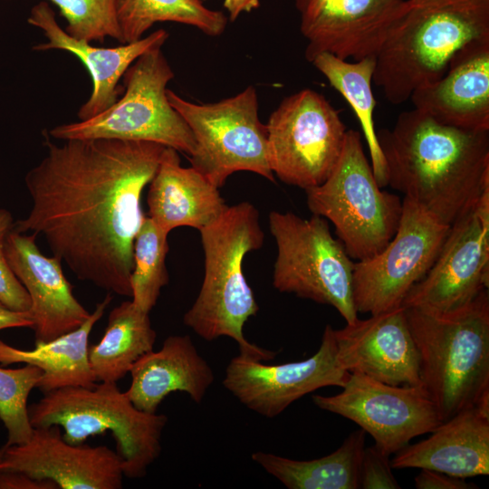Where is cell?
Returning <instances> with one entry per match:
<instances>
[{
  "label": "cell",
  "instance_id": "obj_32",
  "mask_svg": "<svg viewBox=\"0 0 489 489\" xmlns=\"http://www.w3.org/2000/svg\"><path fill=\"white\" fill-rule=\"evenodd\" d=\"M67 22L65 32L89 43L107 37L120 43L117 0H49Z\"/></svg>",
  "mask_w": 489,
  "mask_h": 489
},
{
  "label": "cell",
  "instance_id": "obj_29",
  "mask_svg": "<svg viewBox=\"0 0 489 489\" xmlns=\"http://www.w3.org/2000/svg\"><path fill=\"white\" fill-rule=\"evenodd\" d=\"M117 18L121 44L141 39L157 22L191 25L209 36L222 34L227 24L224 13L202 0H117Z\"/></svg>",
  "mask_w": 489,
  "mask_h": 489
},
{
  "label": "cell",
  "instance_id": "obj_12",
  "mask_svg": "<svg viewBox=\"0 0 489 489\" xmlns=\"http://www.w3.org/2000/svg\"><path fill=\"white\" fill-rule=\"evenodd\" d=\"M449 227L404 197L392 239L375 255L354 263L357 312L371 315L401 306L410 289L432 266Z\"/></svg>",
  "mask_w": 489,
  "mask_h": 489
},
{
  "label": "cell",
  "instance_id": "obj_37",
  "mask_svg": "<svg viewBox=\"0 0 489 489\" xmlns=\"http://www.w3.org/2000/svg\"><path fill=\"white\" fill-rule=\"evenodd\" d=\"M33 326L34 321L29 311H14L0 302V331L12 328L33 329Z\"/></svg>",
  "mask_w": 489,
  "mask_h": 489
},
{
  "label": "cell",
  "instance_id": "obj_35",
  "mask_svg": "<svg viewBox=\"0 0 489 489\" xmlns=\"http://www.w3.org/2000/svg\"><path fill=\"white\" fill-rule=\"evenodd\" d=\"M417 489H473L478 486L465 479L452 476L434 470L421 469L415 477Z\"/></svg>",
  "mask_w": 489,
  "mask_h": 489
},
{
  "label": "cell",
  "instance_id": "obj_26",
  "mask_svg": "<svg viewBox=\"0 0 489 489\" xmlns=\"http://www.w3.org/2000/svg\"><path fill=\"white\" fill-rule=\"evenodd\" d=\"M366 432L350 434L331 454L312 459L294 460L262 451L252 459L289 489H358Z\"/></svg>",
  "mask_w": 489,
  "mask_h": 489
},
{
  "label": "cell",
  "instance_id": "obj_8",
  "mask_svg": "<svg viewBox=\"0 0 489 489\" xmlns=\"http://www.w3.org/2000/svg\"><path fill=\"white\" fill-rule=\"evenodd\" d=\"M174 72L161 46L141 54L123 75L124 94L100 114L53 127L54 139H116L151 141L191 156L196 140L188 125L171 106L167 85Z\"/></svg>",
  "mask_w": 489,
  "mask_h": 489
},
{
  "label": "cell",
  "instance_id": "obj_11",
  "mask_svg": "<svg viewBox=\"0 0 489 489\" xmlns=\"http://www.w3.org/2000/svg\"><path fill=\"white\" fill-rule=\"evenodd\" d=\"M267 129L268 163L283 182L304 190L322 184L335 168L346 127L321 93L303 89L285 97Z\"/></svg>",
  "mask_w": 489,
  "mask_h": 489
},
{
  "label": "cell",
  "instance_id": "obj_17",
  "mask_svg": "<svg viewBox=\"0 0 489 489\" xmlns=\"http://www.w3.org/2000/svg\"><path fill=\"white\" fill-rule=\"evenodd\" d=\"M404 0H295L306 60L322 53L360 61L375 57Z\"/></svg>",
  "mask_w": 489,
  "mask_h": 489
},
{
  "label": "cell",
  "instance_id": "obj_24",
  "mask_svg": "<svg viewBox=\"0 0 489 489\" xmlns=\"http://www.w3.org/2000/svg\"><path fill=\"white\" fill-rule=\"evenodd\" d=\"M149 187L148 216L166 234L179 226L199 231L227 208L218 187L192 167H182L172 148H165Z\"/></svg>",
  "mask_w": 489,
  "mask_h": 489
},
{
  "label": "cell",
  "instance_id": "obj_20",
  "mask_svg": "<svg viewBox=\"0 0 489 489\" xmlns=\"http://www.w3.org/2000/svg\"><path fill=\"white\" fill-rule=\"evenodd\" d=\"M28 24L41 29L47 42L33 47L34 51L62 50L72 53L85 66L91 78L92 91L81 106L79 120L92 118L119 99L118 83L127 69L145 52L163 46L168 33L158 29L141 39L116 47H97L68 34L58 24L52 7L42 1L33 6Z\"/></svg>",
  "mask_w": 489,
  "mask_h": 489
},
{
  "label": "cell",
  "instance_id": "obj_31",
  "mask_svg": "<svg viewBox=\"0 0 489 489\" xmlns=\"http://www.w3.org/2000/svg\"><path fill=\"white\" fill-rule=\"evenodd\" d=\"M42 376L43 371L30 364L17 369L0 367V419L7 431L6 445L23 444L32 436L27 400Z\"/></svg>",
  "mask_w": 489,
  "mask_h": 489
},
{
  "label": "cell",
  "instance_id": "obj_38",
  "mask_svg": "<svg viewBox=\"0 0 489 489\" xmlns=\"http://www.w3.org/2000/svg\"><path fill=\"white\" fill-rule=\"evenodd\" d=\"M259 5V0H225L224 2V7L229 13L231 21L236 20L243 12L249 13Z\"/></svg>",
  "mask_w": 489,
  "mask_h": 489
},
{
  "label": "cell",
  "instance_id": "obj_9",
  "mask_svg": "<svg viewBox=\"0 0 489 489\" xmlns=\"http://www.w3.org/2000/svg\"><path fill=\"white\" fill-rule=\"evenodd\" d=\"M269 226L277 245L274 288L332 306L347 323L354 322V262L332 236L328 221L316 215L305 219L292 212L272 211Z\"/></svg>",
  "mask_w": 489,
  "mask_h": 489
},
{
  "label": "cell",
  "instance_id": "obj_4",
  "mask_svg": "<svg viewBox=\"0 0 489 489\" xmlns=\"http://www.w3.org/2000/svg\"><path fill=\"white\" fill-rule=\"evenodd\" d=\"M405 311L418 352L421 387L441 422L489 401L488 290L452 311Z\"/></svg>",
  "mask_w": 489,
  "mask_h": 489
},
{
  "label": "cell",
  "instance_id": "obj_19",
  "mask_svg": "<svg viewBox=\"0 0 489 489\" xmlns=\"http://www.w3.org/2000/svg\"><path fill=\"white\" fill-rule=\"evenodd\" d=\"M36 236L13 228L5 243L7 262L31 300L35 343L79 328L91 315L74 296L62 262L53 255H44Z\"/></svg>",
  "mask_w": 489,
  "mask_h": 489
},
{
  "label": "cell",
  "instance_id": "obj_23",
  "mask_svg": "<svg viewBox=\"0 0 489 489\" xmlns=\"http://www.w3.org/2000/svg\"><path fill=\"white\" fill-rule=\"evenodd\" d=\"M129 373L131 383L125 393L137 408L149 413H157L163 399L176 391L200 403L215 379L188 335L168 336L158 350L142 355Z\"/></svg>",
  "mask_w": 489,
  "mask_h": 489
},
{
  "label": "cell",
  "instance_id": "obj_3",
  "mask_svg": "<svg viewBox=\"0 0 489 489\" xmlns=\"http://www.w3.org/2000/svg\"><path fill=\"white\" fill-rule=\"evenodd\" d=\"M489 40V0H404L375 56L372 82L394 105L439 80L468 45Z\"/></svg>",
  "mask_w": 489,
  "mask_h": 489
},
{
  "label": "cell",
  "instance_id": "obj_33",
  "mask_svg": "<svg viewBox=\"0 0 489 489\" xmlns=\"http://www.w3.org/2000/svg\"><path fill=\"white\" fill-rule=\"evenodd\" d=\"M14 225L12 214L5 208H0V302L11 310L28 312L30 297L12 271L5 253V239Z\"/></svg>",
  "mask_w": 489,
  "mask_h": 489
},
{
  "label": "cell",
  "instance_id": "obj_34",
  "mask_svg": "<svg viewBox=\"0 0 489 489\" xmlns=\"http://www.w3.org/2000/svg\"><path fill=\"white\" fill-rule=\"evenodd\" d=\"M359 488L398 489L399 484L395 478L389 455L376 445L363 450L359 476Z\"/></svg>",
  "mask_w": 489,
  "mask_h": 489
},
{
  "label": "cell",
  "instance_id": "obj_18",
  "mask_svg": "<svg viewBox=\"0 0 489 489\" xmlns=\"http://www.w3.org/2000/svg\"><path fill=\"white\" fill-rule=\"evenodd\" d=\"M333 333L338 360L349 373L389 385L421 387L418 352L402 305L358 318Z\"/></svg>",
  "mask_w": 489,
  "mask_h": 489
},
{
  "label": "cell",
  "instance_id": "obj_15",
  "mask_svg": "<svg viewBox=\"0 0 489 489\" xmlns=\"http://www.w3.org/2000/svg\"><path fill=\"white\" fill-rule=\"evenodd\" d=\"M333 331L327 325L317 352L301 361L273 365L235 356L225 369L224 387L246 408L270 418L321 388H341L350 373L338 360Z\"/></svg>",
  "mask_w": 489,
  "mask_h": 489
},
{
  "label": "cell",
  "instance_id": "obj_14",
  "mask_svg": "<svg viewBox=\"0 0 489 489\" xmlns=\"http://www.w3.org/2000/svg\"><path fill=\"white\" fill-rule=\"evenodd\" d=\"M489 283V190L450 225L426 275L402 306L448 312L474 300Z\"/></svg>",
  "mask_w": 489,
  "mask_h": 489
},
{
  "label": "cell",
  "instance_id": "obj_21",
  "mask_svg": "<svg viewBox=\"0 0 489 489\" xmlns=\"http://www.w3.org/2000/svg\"><path fill=\"white\" fill-rule=\"evenodd\" d=\"M409 100L442 124L489 131V40L462 50L439 80L416 89Z\"/></svg>",
  "mask_w": 489,
  "mask_h": 489
},
{
  "label": "cell",
  "instance_id": "obj_30",
  "mask_svg": "<svg viewBox=\"0 0 489 489\" xmlns=\"http://www.w3.org/2000/svg\"><path fill=\"white\" fill-rule=\"evenodd\" d=\"M168 235L146 216L134 240L131 301L146 313L156 305L161 288L168 283L166 267Z\"/></svg>",
  "mask_w": 489,
  "mask_h": 489
},
{
  "label": "cell",
  "instance_id": "obj_7",
  "mask_svg": "<svg viewBox=\"0 0 489 489\" xmlns=\"http://www.w3.org/2000/svg\"><path fill=\"white\" fill-rule=\"evenodd\" d=\"M381 188L364 153L360 133L348 129L328 178L305 189L309 210L333 224L338 239L356 261L380 252L399 225L402 201Z\"/></svg>",
  "mask_w": 489,
  "mask_h": 489
},
{
  "label": "cell",
  "instance_id": "obj_28",
  "mask_svg": "<svg viewBox=\"0 0 489 489\" xmlns=\"http://www.w3.org/2000/svg\"><path fill=\"white\" fill-rule=\"evenodd\" d=\"M311 63L350 104L360 120L369 147L375 178L380 187L388 186L386 163L373 123L376 101L371 85L375 57L349 62L329 53H322L317 55Z\"/></svg>",
  "mask_w": 489,
  "mask_h": 489
},
{
  "label": "cell",
  "instance_id": "obj_1",
  "mask_svg": "<svg viewBox=\"0 0 489 489\" xmlns=\"http://www.w3.org/2000/svg\"><path fill=\"white\" fill-rule=\"evenodd\" d=\"M47 139L25 175L31 198L14 229L42 235L81 281L131 297L133 244L145 218L141 197L165 146L116 139Z\"/></svg>",
  "mask_w": 489,
  "mask_h": 489
},
{
  "label": "cell",
  "instance_id": "obj_36",
  "mask_svg": "<svg viewBox=\"0 0 489 489\" xmlns=\"http://www.w3.org/2000/svg\"><path fill=\"white\" fill-rule=\"evenodd\" d=\"M0 489H58L48 480H38L24 473L0 471Z\"/></svg>",
  "mask_w": 489,
  "mask_h": 489
},
{
  "label": "cell",
  "instance_id": "obj_27",
  "mask_svg": "<svg viewBox=\"0 0 489 489\" xmlns=\"http://www.w3.org/2000/svg\"><path fill=\"white\" fill-rule=\"evenodd\" d=\"M156 338L149 313L138 309L132 301L114 307L101 339L89 347L96 380L117 383L142 355L153 350Z\"/></svg>",
  "mask_w": 489,
  "mask_h": 489
},
{
  "label": "cell",
  "instance_id": "obj_25",
  "mask_svg": "<svg viewBox=\"0 0 489 489\" xmlns=\"http://www.w3.org/2000/svg\"><path fill=\"white\" fill-rule=\"evenodd\" d=\"M110 293L98 302L90 317L77 329L33 350H22L0 340V363H25L43 371L38 383L43 394L65 387H93L97 382L89 361V337L111 302Z\"/></svg>",
  "mask_w": 489,
  "mask_h": 489
},
{
  "label": "cell",
  "instance_id": "obj_6",
  "mask_svg": "<svg viewBox=\"0 0 489 489\" xmlns=\"http://www.w3.org/2000/svg\"><path fill=\"white\" fill-rule=\"evenodd\" d=\"M33 427L59 426L70 444L110 432L122 461L125 477L143 478L161 452L168 417L137 408L116 382L93 387H65L47 393L28 406Z\"/></svg>",
  "mask_w": 489,
  "mask_h": 489
},
{
  "label": "cell",
  "instance_id": "obj_5",
  "mask_svg": "<svg viewBox=\"0 0 489 489\" xmlns=\"http://www.w3.org/2000/svg\"><path fill=\"white\" fill-rule=\"evenodd\" d=\"M205 254V275L199 293L183 321L199 337L212 341L232 338L240 355L268 361L276 353L249 342L244 326L259 307L243 271L245 255L259 249L264 232L256 207L248 201L232 206L199 230Z\"/></svg>",
  "mask_w": 489,
  "mask_h": 489
},
{
  "label": "cell",
  "instance_id": "obj_10",
  "mask_svg": "<svg viewBox=\"0 0 489 489\" xmlns=\"http://www.w3.org/2000/svg\"><path fill=\"white\" fill-rule=\"evenodd\" d=\"M167 96L195 138L191 167L214 186L223 187L238 171L254 172L275 182L268 163L267 129L259 119L254 86L214 103H194L168 89Z\"/></svg>",
  "mask_w": 489,
  "mask_h": 489
},
{
  "label": "cell",
  "instance_id": "obj_13",
  "mask_svg": "<svg viewBox=\"0 0 489 489\" xmlns=\"http://www.w3.org/2000/svg\"><path fill=\"white\" fill-rule=\"evenodd\" d=\"M341 388L333 396L314 395L312 400L319 408L356 423L388 455L442 423L422 387L389 385L350 373Z\"/></svg>",
  "mask_w": 489,
  "mask_h": 489
},
{
  "label": "cell",
  "instance_id": "obj_22",
  "mask_svg": "<svg viewBox=\"0 0 489 489\" xmlns=\"http://www.w3.org/2000/svg\"><path fill=\"white\" fill-rule=\"evenodd\" d=\"M430 433L398 451L392 468L428 469L463 479L489 474V401L459 412Z\"/></svg>",
  "mask_w": 489,
  "mask_h": 489
},
{
  "label": "cell",
  "instance_id": "obj_2",
  "mask_svg": "<svg viewBox=\"0 0 489 489\" xmlns=\"http://www.w3.org/2000/svg\"><path fill=\"white\" fill-rule=\"evenodd\" d=\"M377 138L388 185L443 224L489 190V131L445 125L413 109Z\"/></svg>",
  "mask_w": 489,
  "mask_h": 489
},
{
  "label": "cell",
  "instance_id": "obj_16",
  "mask_svg": "<svg viewBox=\"0 0 489 489\" xmlns=\"http://www.w3.org/2000/svg\"><path fill=\"white\" fill-rule=\"evenodd\" d=\"M0 471L24 473L54 483L58 489H120L122 461L106 446L73 445L64 440L61 427H34L23 444L0 448Z\"/></svg>",
  "mask_w": 489,
  "mask_h": 489
}]
</instances>
